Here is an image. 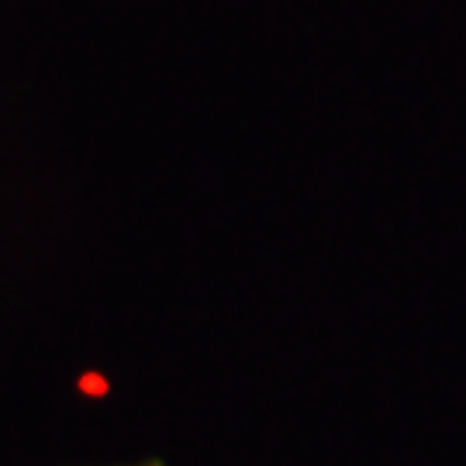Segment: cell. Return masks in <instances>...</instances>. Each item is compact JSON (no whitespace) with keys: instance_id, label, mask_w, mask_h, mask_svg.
Returning a JSON list of instances; mask_svg holds the SVG:
<instances>
[{"instance_id":"6da1fadb","label":"cell","mask_w":466,"mask_h":466,"mask_svg":"<svg viewBox=\"0 0 466 466\" xmlns=\"http://www.w3.org/2000/svg\"><path fill=\"white\" fill-rule=\"evenodd\" d=\"M121 466H163L159 460H138V463H121Z\"/></svg>"}]
</instances>
